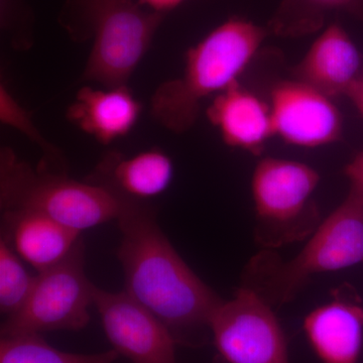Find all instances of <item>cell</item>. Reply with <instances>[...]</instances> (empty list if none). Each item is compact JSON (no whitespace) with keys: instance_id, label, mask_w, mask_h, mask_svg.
Wrapping results in <instances>:
<instances>
[{"instance_id":"ba28073f","label":"cell","mask_w":363,"mask_h":363,"mask_svg":"<svg viewBox=\"0 0 363 363\" xmlns=\"http://www.w3.org/2000/svg\"><path fill=\"white\" fill-rule=\"evenodd\" d=\"M94 306L112 350L130 363H178L176 339L161 320L128 293L95 288Z\"/></svg>"},{"instance_id":"9c48e42d","label":"cell","mask_w":363,"mask_h":363,"mask_svg":"<svg viewBox=\"0 0 363 363\" xmlns=\"http://www.w3.org/2000/svg\"><path fill=\"white\" fill-rule=\"evenodd\" d=\"M269 107L274 135L289 145L311 149L342 135V117L332 98L297 79L274 86Z\"/></svg>"},{"instance_id":"d6986e66","label":"cell","mask_w":363,"mask_h":363,"mask_svg":"<svg viewBox=\"0 0 363 363\" xmlns=\"http://www.w3.org/2000/svg\"><path fill=\"white\" fill-rule=\"evenodd\" d=\"M35 277L30 276L21 257L0 240V311L9 317L18 311L32 292Z\"/></svg>"},{"instance_id":"8992f818","label":"cell","mask_w":363,"mask_h":363,"mask_svg":"<svg viewBox=\"0 0 363 363\" xmlns=\"http://www.w3.org/2000/svg\"><path fill=\"white\" fill-rule=\"evenodd\" d=\"M363 262V204L352 194L312 234L300 252L272 272L267 286L286 302L312 276Z\"/></svg>"},{"instance_id":"2e32d148","label":"cell","mask_w":363,"mask_h":363,"mask_svg":"<svg viewBox=\"0 0 363 363\" xmlns=\"http://www.w3.org/2000/svg\"><path fill=\"white\" fill-rule=\"evenodd\" d=\"M304 330L323 363H357L363 344V308L334 300L307 315Z\"/></svg>"},{"instance_id":"e0dca14e","label":"cell","mask_w":363,"mask_h":363,"mask_svg":"<svg viewBox=\"0 0 363 363\" xmlns=\"http://www.w3.org/2000/svg\"><path fill=\"white\" fill-rule=\"evenodd\" d=\"M114 350L82 354L66 352L50 345L40 334L7 336L0 340V363H114Z\"/></svg>"},{"instance_id":"7402d4cb","label":"cell","mask_w":363,"mask_h":363,"mask_svg":"<svg viewBox=\"0 0 363 363\" xmlns=\"http://www.w3.org/2000/svg\"><path fill=\"white\" fill-rule=\"evenodd\" d=\"M345 174L350 181L351 193L363 204V152L347 164Z\"/></svg>"},{"instance_id":"603a6c76","label":"cell","mask_w":363,"mask_h":363,"mask_svg":"<svg viewBox=\"0 0 363 363\" xmlns=\"http://www.w3.org/2000/svg\"><path fill=\"white\" fill-rule=\"evenodd\" d=\"M138 4L155 13L164 14L183 4L185 0H138Z\"/></svg>"},{"instance_id":"6da1fadb","label":"cell","mask_w":363,"mask_h":363,"mask_svg":"<svg viewBox=\"0 0 363 363\" xmlns=\"http://www.w3.org/2000/svg\"><path fill=\"white\" fill-rule=\"evenodd\" d=\"M123 234L117 257L124 292L155 315L176 341L199 329L223 302L177 252L149 202L130 201L117 219Z\"/></svg>"},{"instance_id":"52a82bcc","label":"cell","mask_w":363,"mask_h":363,"mask_svg":"<svg viewBox=\"0 0 363 363\" xmlns=\"http://www.w3.org/2000/svg\"><path fill=\"white\" fill-rule=\"evenodd\" d=\"M215 346L228 363H290L285 334L267 298L250 288L223 301L210 319Z\"/></svg>"},{"instance_id":"4fadbf2b","label":"cell","mask_w":363,"mask_h":363,"mask_svg":"<svg viewBox=\"0 0 363 363\" xmlns=\"http://www.w3.org/2000/svg\"><path fill=\"white\" fill-rule=\"evenodd\" d=\"M357 45L339 23H331L314 40L296 67V77L327 96H345L362 77Z\"/></svg>"},{"instance_id":"7a4b0ae2","label":"cell","mask_w":363,"mask_h":363,"mask_svg":"<svg viewBox=\"0 0 363 363\" xmlns=\"http://www.w3.org/2000/svg\"><path fill=\"white\" fill-rule=\"evenodd\" d=\"M266 35L264 28L243 18L216 26L186 52L180 77L164 81L152 93L150 116L172 133L191 130L203 100L238 82Z\"/></svg>"},{"instance_id":"ac0fdd59","label":"cell","mask_w":363,"mask_h":363,"mask_svg":"<svg viewBox=\"0 0 363 363\" xmlns=\"http://www.w3.org/2000/svg\"><path fill=\"white\" fill-rule=\"evenodd\" d=\"M0 121L4 125L20 131L40 147L44 155V159L40 164V169L68 174L67 162L61 150L45 140L39 128L33 123L30 112L14 98L4 83L0 85Z\"/></svg>"},{"instance_id":"30bf717a","label":"cell","mask_w":363,"mask_h":363,"mask_svg":"<svg viewBox=\"0 0 363 363\" xmlns=\"http://www.w3.org/2000/svg\"><path fill=\"white\" fill-rule=\"evenodd\" d=\"M319 181L316 169L304 162L262 159L255 167L252 180L257 216L272 225L292 223L304 212Z\"/></svg>"},{"instance_id":"9a60e30c","label":"cell","mask_w":363,"mask_h":363,"mask_svg":"<svg viewBox=\"0 0 363 363\" xmlns=\"http://www.w3.org/2000/svg\"><path fill=\"white\" fill-rule=\"evenodd\" d=\"M142 105L128 86L95 89L81 88L67 111V118L98 143L111 145L135 128Z\"/></svg>"},{"instance_id":"5b68a950","label":"cell","mask_w":363,"mask_h":363,"mask_svg":"<svg viewBox=\"0 0 363 363\" xmlns=\"http://www.w3.org/2000/svg\"><path fill=\"white\" fill-rule=\"evenodd\" d=\"M95 288L86 276L81 238L65 259L35 276L25 305L2 322L1 337L82 330L90 321Z\"/></svg>"},{"instance_id":"7c38bea8","label":"cell","mask_w":363,"mask_h":363,"mask_svg":"<svg viewBox=\"0 0 363 363\" xmlns=\"http://www.w3.org/2000/svg\"><path fill=\"white\" fill-rule=\"evenodd\" d=\"M2 238L38 272L54 267L82 236L58 221L28 210H2Z\"/></svg>"},{"instance_id":"d4e9b609","label":"cell","mask_w":363,"mask_h":363,"mask_svg":"<svg viewBox=\"0 0 363 363\" xmlns=\"http://www.w3.org/2000/svg\"><path fill=\"white\" fill-rule=\"evenodd\" d=\"M362 77L363 78V75L362 76Z\"/></svg>"},{"instance_id":"ffe728a7","label":"cell","mask_w":363,"mask_h":363,"mask_svg":"<svg viewBox=\"0 0 363 363\" xmlns=\"http://www.w3.org/2000/svg\"><path fill=\"white\" fill-rule=\"evenodd\" d=\"M33 16L28 0H1V28L13 49L28 51L33 44Z\"/></svg>"},{"instance_id":"3957f363","label":"cell","mask_w":363,"mask_h":363,"mask_svg":"<svg viewBox=\"0 0 363 363\" xmlns=\"http://www.w3.org/2000/svg\"><path fill=\"white\" fill-rule=\"evenodd\" d=\"M164 14L138 0H64L59 25L76 43H92L82 81L128 86L149 51Z\"/></svg>"},{"instance_id":"44dd1931","label":"cell","mask_w":363,"mask_h":363,"mask_svg":"<svg viewBox=\"0 0 363 363\" xmlns=\"http://www.w3.org/2000/svg\"><path fill=\"white\" fill-rule=\"evenodd\" d=\"M286 6L290 16L297 13V20L306 23L319 21L329 11H348L363 21V0H288Z\"/></svg>"},{"instance_id":"5bb4252c","label":"cell","mask_w":363,"mask_h":363,"mask_svg":"<svg viewBox=\"0 0 363 363\" xmlns=\"http://www.w3.org/2000/svg\"><path fill=\"white\" fill-rule=\"evenodd\" d=\"M207 116L227 145L255 155L274 136L269 104L240 82L214 96Z\"/></svg>"},{"instance_id":"277c9868","label":"cell","mask_w":363,"mask_h":363,"mask_svg":"<svg viewBox=\"0 0 363 363\" xmlns=\"http://www.w3.org/2000/svg\"><path fill=\"white\" fill-rule=\"evenodd\" d=\"M130 201L96 184L74 180L68 174L33 169L11 147L0 152L1 210L38 212L82 233L117 220Z\"/></svg>"},{"instance_id":"cb8c5ba5","label":"cell","mask_w":363,"mask_h":363,"mask_svg":"<svg viewBox=\"0 0 363 363\" xmlns=\"http://www.w3.org/2000/svg\"><path fill=\"white\" fill-rule=\"evenodd\" d=\"M363 116V78L358 79L345 95Z\"/></svg>"},{"instance_id":"8fae6325","label":"cell","mask_w":363,"mask_h":363,"mask_svg":"<svg viewBox=\"0 0 363 363\" xmlns=\"http://www.w3.org/2000/svg\"><path fill=\"white\" fill-rule=\"evenodd\" d=\"M173 177V162L162 150H150L131 157L111 150L85 181L101 186L123 199L149 202L168 189Z\"/></svg>"}]
</instances>
